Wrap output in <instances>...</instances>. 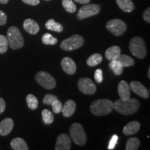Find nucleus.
I'll return each instance as SVG.
<instances>
[{
  "label": "nucleus",
  "instance_id": "obj_1",
  "mask_svg": "<svg viewBox=\"0 0 150 150\" xmlns=\"http://www.w3.org/2000/svg\"><path fill=\"white\" fill-rule=\"evenodd\" d=\"M113 104L114 109L120 114L125 115L136 113L140 107V102L134 98H129L128 99H120Z\"/></svg>",
  "mask_w": 150,
  "mask_h": 150
},
{
  "label": "nucleus",
  "instance_id": "obj_2",
  "mask_svg": "<svg viewBox=\"0 0 150 150\" xmlns=\"http://www.w3.org/2000/svg\"><path fill=\"white\" fill-rule=\"evenodd\" d=\"M90 108L93 115L104 116L112 112L114 109V104L109 99H100L92 103Z\"/></svg>",
  "mask_w": 150,
  "mask_h": 150
},
{
  "label": "nucleus",
  "instance_id": "obj_3",
  "mask_svg": "<svg viewBox=\"0 0 150 150\" xmlns=\"http://www.w3.org/2000/svg\"><path fill=\"white\" fill-rule=\"evenodd\" d=\"M7 40L10 47L13 50L23 47L24 41L21 32L16 27H11L7 31Z\"/></svg>",
  "mask_w": 150,
  "mask_h": 150
},
{
  "label": "nucleus",
  "instance_id": "obj_4",
  "mask_svg": "<svg viewBox=\"0 0 150 150\" xmlns=\"http://www.w3.org/2000/svg\"><path fill=\"white\" fill-rule=\"evenodd\" d=\"M129 50L135 57L140 59H145L147 56V49L142 38L136 36L129 42Z\"/></svg>",
  "mask_w": 150,
  "mask_h": 150
},
{
  "label": "nucleus",
  "instance_id": "obj_5",
  "mask_svg": "<svg viewBox=\"0 0 150 150\" xmlns=\"http://www.w3.org/2000/svg\"><path fill=\"white\" fill-rule=\"evenodd\" d=\"M70 136L76 145L83 146L87 140V137L83 126L79 123H74L69 129Z\"/></svg>",
  "mask_w": 150,
  "mask_h": 150
},
{
  "label": "nucleus",
  "instance_id": "obj_6",
  "mask_svg": "<svg viewBox=\"0 0 150 150\" xmlns=\"http://www.w3.org/2000/svg\"><path fill=\"white\" fill-rule=\"evenodd\" d=\"M83 43L84 38L81 35H73L62 41L60 47L65 51H73L80 48Z\"/></svg>",
  "mask_w": 150,
  "mask_h": 150
},
{
  "label": "nucleus",
  "instance_id": "obj_7",
  "mask_svg": "<svg viewBox=\"0 0 150 150\" xmlns=\"http://www.w3.org/2000/svg\"><path fill=\"white\" fill-rule=\"evenodd\" d=\"M35 80L38 83L47 90H52L56 87V82L55 79L50 73L40 71L35 74Z\"/></svg>",
  "mask_w": 150,
  "mask_h": 150
},
{
  "label": "nucleus",
  "instance_id": "obj_8",
  "mask_svg": "<svg viewBox=\"0 0 150 150\" xmlns=\"http://www.w3.org/2000/svg\"><path fill=\"white\" fill-rule=\"evenodd\" d=\"M106 29L115 36L123 35L127 31V24L120 19H113L106 23Z\"/></svg>",
  "mask_w": 150,
  "mask_h": 150
},
{
  "label": "nucleus",
  "instance_id": "obj_9",
  "mask_svg": "<svg viewBox=\"0 0 150 150\" xmlns=\"http://www.w3.org/2000/svg\"><path fill=\"white\" fill-rule=\"evenodd\" d=\"M100 11V6L95 4H86L79 9L77 13V18L79 20H83L89 17L96 16Z\"/></svg>",
  "mask_w": 150,
  "mask_h": 150
},
{
  "label": "nucleus",
  "instance_id": "obj_10",
  "mask_svg": "<svg viewBox=\"0 0 150 150\" xmlns=\"http://www.w3.org/2000/svg\"><path fill=\"white\" fill-rule=\"evenodd\" d=\"M77 86L79 90L86 95H93L97 91L95 83L89 78H81Z\"/></svg>",
  "mask_w": 150,
  "mask_h": 150
},
{
  "label": "nucleus",
  "instance_id": "obj_11",
  "mask_svg": "<svg viewBox=\"0 0 150 150\" xmlns=\"http://www.w3.org/2000/svg\"><path fill=\"white\" fill-rule=\"evenodd\" d=\"M129 86H130V88L132 90V91L134 92L138 96L145 99H147L149 97V93L147 88L140 82L133 81L130 83Z\"/></svg>",
  "mask_w": 150,
  "mask_h": 150
},
{
  "label": "nucleus",
  "instance_id": "obj_12",
  "mask_svg": "<svg viewBox=\"0 0 150 150\" xmlns=\"http://www.w3.org/2000/svg\"><path fill=\"white\" fill-rule=\"evenodd\" d=\"M71 149V140L66 134H62L57 138L56 142V150H70Z\"/></svg>",
  "mask_w": 150,
  "mask_h": 150
},
{
  "label": "nucleus",
  "instance_id": "obj_13",
  "mask_svg": "<svg viewBox=\"0 0 150 150\" xmlns=\"http://www.w3.org/2000/svg\"><path fill=\"white\" fill-rule=\"evenodd\" d=\"M61 65L62 69L67 74L72 75L76 72V65L75 62L72 59L69 57H65L61 60Z\"/></svg>",
  "mask_w": 150,
  "mask_h": 150
},
{
  "label": "nucleus",
  "instance_id": "obj_14",
  "mask_svg": "<svg viewBox=\"0 0 150 150\" xmlns=\"http://www.w3.org/2000/svg\"><path fill=\"white\" fill-rule=\"evenodd\" d=\"M14 122L11 118H5L0 122V136H6L13 130Z\"/></svg>",
  "mask_w": 150,
  "mask_h": 150
},
{
  "label": "nucleus",
  "instance_id": "obj_15",
  "mask_svg": "<svg viewBox=\"0 0 150 150\" xmlns=\"http://www.w3.org/2000/svg\"><path fill=\"white\" fill-rule=\"evenodd\" d=\"M118 95L121 99H128L131 97L130 86L125 81H121L117 86Z\"/></svg>",
  "mask_w": 150,
  "mask_h": 150
},
{
  "label": "nucleus",
  "instance_id": "obj_16",
  "mask_svg": "<svg viewBox=\"0 0 150 150\" xmlns=\"http://www.w3.org/2000/svg\"><path fill=\"white\" fill-rule=\"evenodd\" d=\"M24 29L27 31V33L30 34L35 35L38 33L39 30H40V27H39L38 24L32 19H27L24 20L23 23Z\"/></svg>",
  "mask_w": 150,
  "mask_h": 150
},
{
  "label": "nucleus",
  "instance_id": "obj_17",
  "mask_svg": "<svg viewBox=\"0 0 150 150\" xmlns=\"http://www.w3.org/2000/svg\"><path fill=\"white\" fill-rule=\"evenodd\" d=\"M140 128V124L138 121H131L123 128V134L126 136L136 134Z\"/></svg>",
  "mask_w": 150,
  "mask_h": 150
},
{
  "label": "nucleus",
  "instance_id": "obj_18",
  "mask_svg": "<svg viewBox=\"0 0 150 150\" xmlns=\"http://www.w3.org/2000/svg\"><path fill=\"white\" fill-rule=\"evenodd\" d=\"M76 110V103L72 99H69L65 103L64 106H63L62 111L63 115L65 117H70L74 113Z\"/></svg>",
  "mask_w": 150,
  "mask_h": 150
},
{
  "label": "nucleus",
  "instance_id": "obj_19",
  "mask_svg": "<svg viewBox=\"0 0 150 150\" xmlns=\"http://www.w3.org/2000/svg\"><path fill=\"white\" fill-rule=\"evenodd\" d=\"M121 53V49L120 47L114 45L108 48L105 52V56L109 61L117 60Z\"/></svg>",
  "mask_w": 150,
  "mask_h": 150
},
{
  "label": "nucleus",
  "instance_id": "obj_20",
  "mask_svg": "<svg viewBox=\"0 0 150 150\" xmlns=\"http://www.w3.org/2000/svg\"><path fill=\"white\" fill-rule=\"evenodd\" d=\"M11 146L13 149L14 150H28V147L27 142L25 140L21 138H16L12 140L11 142Z\"/></svg>",
  "mask_w": 150,
  "mask_h": 150
},
{
  "label": "nucleus",
  "instance_id": "obj_21",
  "mask_svg": "<svg viewBox=\"0 0 150 150\" xmlns=\"http://www.w3.org/2000/svg\"><path fill=\"white\" fill-rule=\"evenodd\" d=\"M116 3L125 12L130 13L135 8V6L131 0H116Z\"/></svg>",
  "mask_w": 150,
  "mask_h": 150
},
{
  "label": "nucleus",
  "instance_id": "obj_22",
  "mask_svg": "<svg viewBox=\"0 0 150 150\" xmlns=\"http://www.w3.org/2000/svg\"><path fill=\"white\" fill-rule=\"evenodd\" d=\"M45 27L50 31H56V32L61 33L63 31V27L62 24L58 22H56L53 19H50L45 23Z\"/></svg>",
  "mask_w": 150,
  "mask_h": 150
},
{
  "label": "nucleus",
  "instance_id": "obj_23",
  "mask_svg": "<svg viewBox=\"0 0 150 150\" xmlns=\"http://www.w3.org/2000/svg\"><path fill=\"white\" fill-rule=\"evenodd\" d=\"M109 67L115 75H120L123 72V66L117 60L110 61L109 63Z\"/></svg>",
  "mask_w": 150,
  "mask_h": 150
},
{
  "label": "nucleus",
  "instance_id": "obj_24",
  "mask_svg": "<svg viewBox=\"0 0 150 150\" xmlns=\"http://www.w3.org/2000/svg\"><path fill=\"white\" fill-rule=\"evenodd\" d=\"M117 60L121 63L123 67L133 66L135 64L134 60L132 58H131L130 56L125 55V54H122V55L120 54Z\"/></svg>",
  "mask_w": 150,
  "mask_h": 150
},
{
  "label": "nucleus",
  "instance_id": "obj_25",
  "mask_svg": "<svg viewBox=\"0 0 150 150\" xmlns=\"http://www.w3.org/2000/svg\"><path fill=\"white\" fill-rule=\"evenodd\" d=\"M102 61V56L100 54H94L87 59L86 63L88 66L94 67L99 65Z\"/></svg>",
  "mask_w": 150,
  "mask_h": 150
},
{
  "label": "nucleus",
  "instance_id": "obj_26",
  "mask_svg": "<svg viewBox=\"0 0 150 150\" xmlns=\"http://www.w3.org/2000/svg\"><path fill=\"white\" fill-rule=\"evenodd\" d=\"M26 100H27V104L29 108H31V110L37 109L38 106V100L35 95H33V94H29L27 96Z\"/></svg>",
  "mask_w": 150,
  "mask_h": 150
},
{
  "label": "nucleus",
  "instance_id": "obj_27",
  "mask_svg": "<svg viewBox=\"0 0 150 150\" xmlns=\"http://www.w3.org/2000/svg\"><path fill=\"white\" fill-rule=\"evenodd\" d=\"M140 141L137 138H131L127 140L126 150H137L139 147Z\"/></svg>",
  "mask_w": 150,
  "mask_h": 150
},
{
  "label": "nucleus",
  "instance_id": "obj_28",
  "mask_svg": "<svg viewBox=\"0 0 150 150\" xmlns=\"http://www.w3.org/2000/svg\"><path fill=\"white\" fill-rule=\"evenodd\" d=\"M42 42L43 44L47 45H54L57 43V38H54L53 35L50 33H46L42 36Z\"/></svg>",
  "mask_w": 150,
  "mask_h": 150
},
{
  "label": "nucleus",
  "instance_id": "obj_29",
  "mask_svg": "<svg viewBox=\"0 0 150 150\" xmlns=\"http://www.w3.org/2000/svg\"><path fill=\"white\" fill-rule=\"evenodd\" d=\"M42 117L44 123L45 125H50V124L53 123L54 117L53 113L48 109H44L42 111Z\"/></svg>",
  "mask_w": 150,
  "mask_h": 150
},
{
  "label": "nucleus",
  "instance_id": "obj_30",
  "mask_svg": "<svg viewBox=\"0 0 150 150\" xmlns=\"http://www.w3.org/2000/svg\"><path fill=\"white\" fill-rule=\"evenodd\" d=\"M62 5L65 10L68 13H74L76 11V6L72 0H62Z\"/></svg>",
  "mask_w": 150,
  "mask_h": 150
},
{
  "label": "nucleus",
  "instance_id": "obj_31",
  "mask_svg": "<svg viewBox=\"0 0 150 150\" xmlns=\"http://www.w3.org/2000/svg\"><path fill=\"white\" fill-rule=\"evenodd\" d=\"M8 42L7 38L3 35H0V54H4L8 50Z\"/></svg>",
  "mask_w": 150,
  "mask_h": 150
},
{
  "label": "nucleus",
  "instance_id": "obj_32",
  "mask_svg": "<svg viewBox=\"0 0 150 150\" xmlns=\"http://www.w3.org/2000/svg\"><path fill=\"white\" fill-rule=\"evenodd\" d=\"M52 106V109H53L54 112L58 114L60 113L62 111V108H63V104H62V102L61 101H59V99H56L54 100L52 104H51Z\"/></svg>",
  "mask_w": 150,
  "mask_h": 150
},
{
  "label": "nucleus",
  "instance_id": "obj_33",
  "mask_svg": "<svg viewBox=\"0 0 150 150\" xmlns=\"http://www.w3.org/2000/svg\"><path fill=\"white\" fill-rule=\"evenodd\" d=\"M57 99L58 97L56 95H52V94H47V95H45L44 98H43V103L45 104L51 105L52 102Z\"/></svg>",
  "mask_w": 150,
  "mask_h": 150
},
{
  "label": "nucleus",
  "instance_id": "obj_34",
  "mask_svg": "<svg viewBox=\"0 0 150 150\" xmlns=\"http://www.w3.org/2000/svg\"><path fill=\"white\" fill-rule=\"evenodd\" d=\"M94 77H95V79L97 83H102L103 81V79H104V77H103L102 70H101V69H97L96 71L95 72Z\"/></svg>",
  "mask_w": 150,
  "mask_h": 150
},
{
  "label": "nucleus",
  "instance_id": "obj_35",
  "mask_svg": "<svg viewBox=\"0 0 150 150\" xmlns=\"http://www.w3.org/2000/svg\"><path fill=\"white\" fill-rule=\"evenodd\" d=\"M118 136L117 135H113L112 138H110L109 143L108 145V149H113L115 148L116 144L117 143Z\"/></svg>",
  "mask_w": 150,
  "mask_h": 150
},
{
  "label": "nucleus",
  "instance_id": "obj_36",
  "mask_svg": "<svg viewBox=\"0 0 150 150\" xmlns=\"http://www.w3.org/2000/svg\"><path fill=\"white\" fill-rule=\"evenodd\" d=\"M7 16L4 12L0 10V26H3L6 23Z\"/></svg>",
  "mask_w": 150,
  "mask_h": 150
},
{
  "label": "nucleus",
  "instance_id": "obj_37",
  "mask_svg": "<svg viewBox=\"0 0 150 150\" xmlns=\"http://www.w3.org/2000/svg\"><path fill=\"white\" fill-rule=\"evenodd\" d=\"M143 18L146 22L149 23L150 22V8H148L144 11Z\"/></svg>",
  "mask_w": 150,
  "mask_h": 150
},
{
  "label": "nucleus",
  "instance_id": "obj_38",
  "mask_svg": "<svg viewBox=\"0 0 150 150\" xmlns=\"http://www.w3.org/2000/svg\"><path fill=\"white\" fill-rule=\"evenodd\" d=\"M22 1L24 3L32 6H36L40 3V0H22Z\"/></svg>",
  "mask_w": 150,
  "mask_h": 150
},
{
  "label": "nucleus",
  "instance_id": "obj_39",
  "mask_svg": "<svg viewBox=\"0 0 150 150\" xmlns=\"http://www.w3.org/2000/svg\"><path fill=\"white\" fill-rule=\"evenodd\" d=\"M6 103L4 99L0 97V114H1L5 110Z\"/></svg>",
  "mask_w": 150,
  "mask_h": 150
},
{
  "label": "nucleus",
  "instance_id": "obj_40",
  "mask_svg": "<svg viewBox=\"0 0 150 150\" xmlns=\"http://www.w3.org/2000/svg\"><path fill=\"white\" fill-rule=\"evenodd\" d=\"M74 1L79 4H85L89 3L91 0H74Z\"/></svg>",
  "mask_w": 150,
  "mask_h": 150
},
{
  "label": "nucleus",
  "instance_id": "obj_41",
  "mask_svg": "<svg viewBox=\"0 0 150 150\" xmlns=\"http://www.w3.org/2000/svg\"><path fill=\"white\" fill-rule=\"evenodd\" d=\"M9 0H0V3L3 4H7Z\"/></svg>",
  "mask_w": 150,
  "mask_h": 150
},
{
  "label": "nucleus",
  "instance_id": "obj_42",
  "mask_svg": "<svg viewBox=\"0 0 150 150\" xmlns=\"http://www.w3.org/2000/svg\"><path fill=\"white\" fill-rule=\"evenodd\" d=\"M148 78H150V68L149 67V70H148Z\"/></svg>",
  "mask_w": 150,
  "mask_h": 150
},
{
  "label": "nucleus",
  "instance_id": "obj_43",
  "mask_svg": "<svg viewBox=\"0 0 150 150\" xmlns=\"http://www.w3.org/2000/svg\"><path fill=\"white\" fill-rule=\"evenodd\" d=\"M46 1H50V0H46Z\"/></svg>",
  "mask_w": 150,
  "mask_h": 150
}]
</instances>
